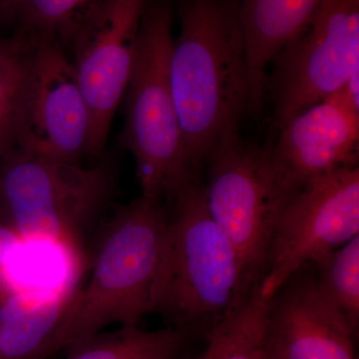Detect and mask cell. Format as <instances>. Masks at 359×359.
Instances as JSON below:
<instances>
[{
	"label": "cell",
	"mask_w": 359,
	"mask_h": 359,
	"mask_svg": "<svg viewBox=\"0 0 359 359\" xmlns=\"http://www.w3.org/2000/svg\"><path fill=\"white\" fill-rule=\"evenodd\" d=\"M167 221V205L143 196L118 209L101 233L88 283L77 289L65 349L109 325H138L152 313Z\"/></svg>",
	"instance_id": "cell-4"
},
{
	"label": "cell",
	"mask_w": 359,
	"mask_h": 359,
	"mask_svg": "<svg viewBox=\"0 0 359 359\" xmlns=\"http://www.w3.org/2000/svg\"><path fill=\"white\" fill-rule=\"evenodd\" d=\"M170 57L172 95L189 164L203 179L210 159L240 137L252 81L240 0H177Z\"/></svg>",
	"instance_id": "cell-1"
},
{
	"label": "cell",
	"mask_w": 359,
	"mask_h": 359,
	"mask_svg": "<svg viewBox=\"0 0 359 359\" xmlns=\"http://www.w3.org/2000/svg\"><path fill=\"white\" fill-rule=\"evenodd\" d=\"M271 65L266 93L276 129L341 89L359 71V0H321Z\"/></svg>",
	"instance_id": "cell-7"
},
{
	"label": "cell",
	"mask_w": 359,
	"mask_h": 359,
	"mask_svg": "<svg viewBox=\"0 0 359 359\" xmlns=\"http://www.w3.org/2000/svg\"><path fill=\"white\" fill-rule=\"evenodd\" d=\"M205 204L237 252L250 287L266 275L276 221L290 193L278 178L269 146L242 137L215 153L203 175Z\"/></svg>",
	"instance_id": "cell-6"
},
{
	"label": "cell",
	"mask_w": 359,
	"mask_h": 359,
	"mask_svg": "<svg viewBox=\"0 0 359 359\" xmlns=\"http://www.w3.org/2000/svg\"><path fill=\"white\" fill-rule=\"evenodd\" d=\"M180 359H190V356L188 355V354H185V355L183 356V358H181Z\"/></svg>",
	"instance_id": "cell-21"
},
{
	"label": "cell",
	"mask_w": 359,
	"mask_h": 359,
	"mask_svg": "<svg viewBox=\"0 0 359 359\" xmlns=\"http://www.w3.org/2000/svg\"><path fill=\"white\" fill-rule=\"evenodd\" d=\"M146 0H103L78 27L69 46L88 108L87 156L99 159L133 69Z\"/></svg>",
	"instance_id": "cell-10"
},
{
	"label": "cell",
	"mask_w": 359,
	"mask_h": 359,
	"mask_svg": "<svg viewBox=\"0 0 359 359\" xmlns=\"http://www.w3.org/2000/svg\"><path fill=\"white\" fill-rule=\"evenodd\" d=\"M174 16L172 0H146L118 137L133 156L141 196L165 204L187 184L201 180L189 164L172 95Z\"/></svg>",
	"instance_id": "cell-3"
},
{
	"label": "cell",
	"mask_w": 359,
	"mask_h": 359,
	"mask_svg": "<svg viewBox=\"0 0 359 359\" xmlns=\"http://www.w3.org/2000/svg\"><path fill=\"white\" fill-rule=\"evenodd\" d=\"M29 37L18 149L44 159L80 165L87 155L90 118L74 66L55 37Z\"/></svg>",
	"instance_id": "cell-9"
},
{
	"label": "cell",
	"mask_w": 359,
	"mask_h": 359,
	"mask_svg": "<svg viewBox=\"0 0 359 359\" xmlns=\"http://www.w3.org/2000/svg\"><path fill=\"white\" fill-rule=\"evenodd\" d=\"M358 235V166L309 179L290 194L276 221L262 295L269 299L295 271Z\"/></svg>",
	"instance_id": "cell-8"
},
{
	"label": "cell",
	"mask_w": 359,
	"mask_h": 359,
	"mask_svg": "<svg viewBox=\"0 0 359 359\" xmlns=\"http://www.w3.org/2000/svg\"><path fill=\"white\" fill-rule=\"evenodd\" d=\"M30 37L15 33L0 39V159L18 149L21 100Z\"/></svg>",
	"instance_id": "cell-18"
},
{
	"label": "cell",
	"mask_w": 359,
	"mask_h": 359,
	"mask_svg": "<svg viewBox=\"0 0 359 359\" xmlns=\"http://www.w3.org/2000/svg\"><path fill=\"white\" fill-rule=\"evenodd\" d=\"M321 0H240L252 81L250 113L259 112L266 95V68L294 39Z\"/></svg>",
	"instance_id": "cell-14"
},
{
	"label": "cell",
	"mask_w": 359,
	"mask_h": 359,
	"mask_svg": "<svg viewBox=\"0 0 359 359\" xmlns=\"http://www.w3.org/2000/svg\"><path fill=\"white\" fill-rule=\"evenodd\" d=\"M114 165L83 168L16 149L0 159V216L20 241L78 252L87 230L114 197Z\"/></svg>",
	"instance_id": "cell-5"
},
{
	"label": "cell",
	"mask_w": 359,
	"mask_h": 359,
	"mask_svg": "<svg viewBox=\"0 0 359 359\" xmlns=\"http://www.w3.org/2000/svg\"><path fill=\"white\" fill-rule=\"evenodd\" d=\"M166 205L152 313L170 327L205 337L255 285H248L237 252L210 215L203 180L187 184Z\"/></svg>",
	"instance_id": "cell-2"
},
{
	"label": "cell",
	"mask_w": 359,
	"mask_h": 359,
	"mask_svg": "<svg viewBox=\"0 0 359 359\" xmlns=\"http://www.w3.org/2000/svg\"><path fill=\"white\" fill-rule=\"evenodd\" d=\"M0 1H1V0H0Z\"/></svg>",
	"instance_id": "cell-23"
},
{
	"label": "cell",
	"mask_w": 359,
	"mask_h": 359,
	"mask_svg": "<svg viewBox=\"0 0 359 359\" xmlns=\"http://www.w3.org/2000/svg\"><path fill=\"white\" fill-rule=\"evenodd\" d=\"M103 0H1L0 20L11 22L15 33L55 37L63 46L88 14Z\"/></svg>",
	"instance_id": "cell-17"
},
{
	"label": "cell",
	"mask_w": 359,
	"mask_h": 359,
	"mask_svg": "<svg viewBox=\"0 0 359 359\" xmlns=\"http://www.w3.org/2000/svg\"><path fill=\"white\" fill-rule=\"evenodd\" d=\"M269 144L276 175L294 192L309 179L358 166L359 105L344 88L292 115Z\"/></svg>",
	"instance_id": "cell-11"
},
{
	"label": "cell",
	"mask_w": 359,
	"mask_h": 359,
	"mask_svg": "<svg viewBox=\"0 0 359 359\" xmlns=\"http://www.w3.org/2000/svg\"><path fill=\"white\" fill-rule=\"evenodd\" d=\"M77 287L0 289V359H48L65 349Z\"/></svg>",
	"instance_id": "cell-13"
},
{
	"label": "cell",
	"mask_w": 359,
	"mask_h": 359,
	"mask_svg": "<svg viewBox=\"0 0 359 359\" xmlns=\"http://www.w3.org/2000/svg\"><path fill=\"white\" fill-rule=\"evenodd\" d=\"M269 299L259 283L204 337V351L190 359H261Z\"/></svg>",
	"instance_id": "cell-16"
},
{
	"label": "cell",
	"mask_w": 359,
	"mask_h": 359,
	"mask_svg": "<svg viewBox=\"0 0 359 359\" xmlns=\"http://www.w3.org/2000/svg\"><path fill=\"white\" fill-rule=\"evenodd\" d=\"M323 295L344 314L358 335L359 325V235L313 263Z\"/></svg>",
	"instance_id": "cell-19"
},
{
	"label": "cell",
	"mask_w": 359,
	"mask_h": 359,
	"mask_svg": "<svg viewBox=\"0 0 359 359\" xmlns=\"http://www.w3.org/2000/svg\"><path fill=\"white\" fill-rule=\"evenodd\" d=\"M356 335L318 287L313 264L295 271L269 299L268 359H356Z\"/></svg>",
	"instance_id": "cell-12"
},
{
	"label": "cell",
	"mask_w": 359,
	"mask_h": 359,
	"mask_svg": "<svg viewBox=\"0 0 359 359\" xmlns=\"http://www.w3.org/2000/svg\"><path fill=\"white\" fill-rule=\"evenodd\" d=\"M261 359H268V358H266V355H264V353L263 354V356H262Z\"/></svg>",
	"instance_id": "cell-22"
},
{
	"label": "cell",
	"mask_w": 359,
	"mask_h": 359,
	"mask_svg": "<svg viewBox=\"0 0 359 359\" xmlns=\"http://www.w3.org/2000/svg\"><path fill=\"white\" fill-rule=\"evenodd\" d=\"M20 242V238L0 216V289L11 282L7 273V261Z\"/></svg>",
	"instance_id": "cell-20"
},
{
	"label": "cell",
	"mask_w": 359,
	"mask_h": 359,
	"mask_svg": "<svg viewBox=\"0 0 359 359\" xmlns=\"http://www.w3.org/2000/svg\"><path fill=\"white\" fill-rule=\"evenodd\" d=\"M194 339L185 330L172 327L157 330L120 327L68 347L65 359H180Z\"/></svg>",
	"instance_id": "cell-15"
}]
</instances>
